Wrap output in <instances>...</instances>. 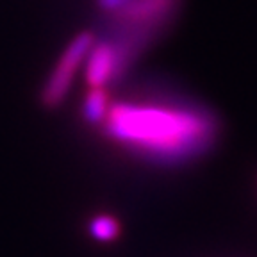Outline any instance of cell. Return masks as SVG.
I'll list each match as a JSON object with an SVG mask.
<instances>
[{"label":"cell","mask_w":257,"mask_h":257,"mask_svg":"<svg viewBox=\"0 0 257 257\" xmlns=\"http://www.w3.org/2000/svg\"><path fill=\"white\" fill-rule=\"evenodd\" d=\"M100 133L109 143L154 168H182L204 159L221 123L207 104L175 91H140L109 102Z\"/></svg>","instance_id":"obj_1"},{"label":"cell","mask_w":257,"mask_h":257,"mask_svg":"<svg viewBox=\"0 0 257 257\" xmlns=\"http://www.w3.org/2000/svg\"><path fill=\"white\" fill-rule=\"evenodd\" d=\"M184 0H93L95 36L111 45L125 73L177 20Z\"/></svg>","instance_id":"obj_2"},{"label":"cell","mask_w":257,"mask_h":257,"mask_svg":"<svg viewBox=\"0 0 257 257\" xmlns=\"http://www.w3.org/2000/svg\"><path fill=\"white\" fill-rule=\"evenodd\" d=\"M95 34L93 31H80L66 43L56 64L48 72L40 91V102L45 109H57L68 96L79 70L84 66L86 56L91 47Z\"/></svg>","instance_id":"obj_3"},{"label":"cell","mask_w":257,"mask_h":257,"mask_svg":"<svg viewBox=\"0 0 257 257\" xmlns=\"http://www.w3.org/2000/svg\"><path fill=\"white\" fill-rule=\"evenodd\" d=\"M109 95L104 88H89L80 105V116L91 127H100L109 109Z\"/></svg>","instance_id":"obj_4"},{"label":"cell","mask_w":257,"mask_h":257,"mask_svg":"<svg viewBox=\"0 0 257 257\" xmlns=\"http://www.w3.org/2000/svg\"><path fill=\"white\" fill-rule=\"evenodd\" d=\"M120 221L116 216L107 213H100L88 221V234L98 243H112L120 236Z\"/></svg>","instance_id":"obj_5"}]
</instances>
